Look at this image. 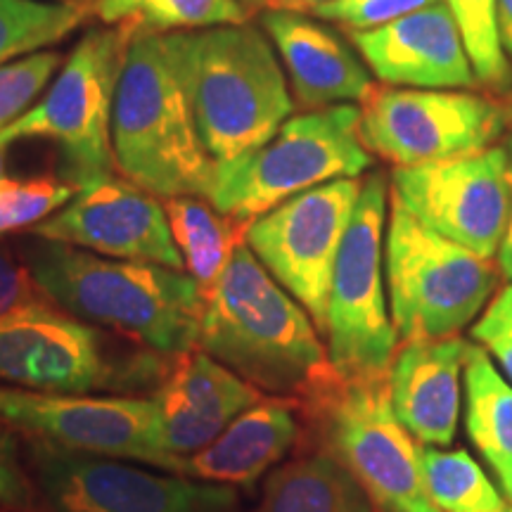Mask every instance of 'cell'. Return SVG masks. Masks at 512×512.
I'll use <instances>...</instances> for the list:
<instances>
[{
  "label": "cell",
  "mask_w": 512,
  "mask_h": 512,
  "mask_svg": "<svg viewBox=\"0 0 512 512\" xmlns=\"http://www.w3.org/2000/svg\"><path fill=\"white\" fill-rule=\"evenodd\" d=\"M62 64L57 50H41L0 67V133L41 100Z\"/></svg>",
  "instance_id": "f546056e"
},
{
  "label": "cell",
  "mask_w": 512,
  "mask_h": 512,
  "mask_svg": "<svg viewBox=\"0 0 512 512\" xmlns=\"http://www.w3.org/2000/svg\"><path fill=\"white\" fill-rule=\"evenodd\" d=\"M22 261L50 302L74 318L169 358L200 347L204 292L190 273L43 238L24 245Z\"/></svg>",
  "instance_id": "6da1fadb"
},
{
  "label": "cell",
  "mask_w": 512,
  "mask_h": 512,
  "mask_svg": "<svg viewBox=\"0 0 512 512\" xmlns=\"http://www.w3.org/2000/svg\"><path fill=\"white\" fill-rule=\"evenodd\" d=\"M171 67L214 164L268 143L292 117L294 98L278 50L247 22L164 34Z\"/></svg>",
  "instance_id": "3957f363"
},
{
  "label": "cell",
  "mask_w": 512,
  "mask_h": 512,
  "mask_svg": "<svg viewBox=\"0 0 512 512\" xmlns=\"http://www.w3.org/2000/svg\"><path fill=\"white\" fill-rule=\"evenodd\" d=\"M441 0H332L309 10V15L320 22L339 24L347 34L351 31H370L394 19L411 15L422 8H430Z\"/></svg>",
  "instance_id": "4dcf8cb0"
},
{
  "label": "cell",
  "mask_w": 512,
  "mask_h": 512,
  "mask_svg": "<svg viewBox=\"0 0 512 512\" xmlns=\"http://www.w3.org/2000/svg\"><path fill=\"white\" fill-rule=\"evenodd\" d=\"M309 406L323 451L347 467L375 512H439L422 479L420 446L394 413L389 375L337 377L311 396Z\"/></svg>",
  "instance_id": "30bf717a"
},
{
  "label": "cell",
  "mask_w": 512,
  "mask_h": 512,
  "mask_svg": "<svg viewBox=\"0 0 512 512\" xmlns=\"http://www.w3.org/2000/svg\"><path fill=\"white\" fill-rule=\"evenodd\" d=\"M498 278L491 259L434 233L389 188L384 280L401 344L458 337L489 306Z\"/></svg>",
  "instance_id": "52a82bcc"
},
{
  "label": "cell",
  "mask_w": 512,
  "mask_h": 512,
  "mask_svg": "<svg viewBox=\"0 0 512 512\" xmlns=\"http://www.w3.org/2000/svg\"><path fill=\"white\" fill-rule=\"evenodd\" d=\"M349 41L384 86L470 91L479 83L446 0L384 27L351 31Z\"/></svg>",
  "instance_id": "e0dca14e"
},
{
  "label": "cell",
  "mask_w": 512,
  "mask_h": 512,
  "mask_svg": "<svg viewBox=\"0 0 512 512\" xmlns=\"http://www.w3.org/2000/svg\"><path fill=\"white\" fill-rule=\"evenodd\" d=\"M178 358L119 349L105 332L55 304L0 318V382L34 392L136 396L157 389Z\"/></svg>",
  "instance_id": "5b68a950"
},
{
  "label": "cell",
  "mask_w": 512,
  "mask_h": 512,
  "mask_svg": "<svg viewBox=\"0 0 512 512\" xmlns=\"http://www.w3.org/2000/svg\"><path fill=\"white\" fill-rule=\"evenodd\" d=\"M463 401L467 437L512 503V384L477 342H467Z\"/></svg>",
  "instance_id": "7402d4cb"
},
{
  "label": "cell",
  "mask_w": 512,
  "mask_h": 512,
  "mask_svg": "<svg viewBox=\"0 0 512 512\" xmlns=\"http://www.w3.org/2000/svg\"><path fill=\"white\" fill-rule=\"evenodd\" d=\"M117 174L159 200H207L214 159L207 155L164 38L136 34L126 50L112 112Z\"/></svg>",
  "instance_id": "277c9868"
},
{
  "label": "cell",
  "mask_w": 512,
  "mask_h": 512,
  "mask_svg": "<svg viewBox=\"0 0 512 512\" xmlns=\"http://www.w3.org/2000/svg\"><path fill=\"white\" fill-rule=\"evenodd\" d=\"M505 147H508V169H510V188H512V140H508ZM496 266H498V271H501L503 278L508 280V283H512V211H510L508 228H505L503 242H501V247H498Z\"/></svg>",
  "instance_id": "e575fe53"
},
{
  "label": "cell",
  "mask_w": 512,
  "mask_h": 512,
  "mask_svg": "<svg viewBox=\"0 0 512 512\" xmlns=\"http://www.w3.org/2000/svg\"><path fill=\"white\" fill-rule=\"evenodd\" d=\"M36 484L53 512H230L233 486L150 472L128 460L31 441Z\"/></svg>",
  "instance_id": "4fadbf2b"
},
{
  "label": "cell",
  "mask_w": 512,
  "mask_h": 512,
  "mask_svg": "<svg viewBox=\"0 0 512 512\" xmlns=\"http://www.w3.org/2000/svg\"><path fill=\"white\" fill-rule=\"evenodd\" d=\"M91 17V5L60 0H0V67L72 36Z\"/></svg>",
  "instance_id": "4316f807"
},
{
  "label": "cell",
  "mask_w": 512,
  "mask_h": 512,
  "mask_svg": "<svg viewBox=\"0 0 512 512\" xmlns=\"http://www.w3.org/2000/svg\"><path fill=\"white\" fill-rule=\"evenodd\" d=\"M91 15L105 27H126L136 34H174L247 22L238 0H93Z\"/></svg>",
  "instance_id": "d4e9b609"
},
{
  "label": "cell",
  "mask_w": 512,
  "mask_h": 512,
  "mask_svg": "<svg viewBox=\"0 0 512 512\" xmlns=\"http://www.w3.org/2000/svg\"><path fill=\"white\" fill-rule=\"evenodd\" d=\"M79 192L67 178H0V235L31 230L60 211Z\"/></svg>",
  "instance_id": "f1b7e54d"
},
{
  "label": "cell",
  "mask_w": 512,
  "mask_h": 512,
  "mask_svg": "<svg viewBox=\"0 0 512 512\" xmlns=\"http://www.w3.org/2000/svg\"><path fill=\"white\" fill-rule=\"evenodd\" d=\"M472 339L496 358L512 384V297L508 290L498 292L477 318L472 325Z\"/></svg>",
  "instance_id": "d6a6232c"
},
{
  "label": "cell",
  "mask_w": 512,
  "mask_h": 512,
  "mask_svg": "<svg viewBox=\"0 0 512 512\" xmlns=\"http://www.w3.org/2000/svg\"><path fill=\"white\" fill-rule=\"evenodd\" d=\"M133 31L88 29L31 110L0 133V143L46 138L60 147L67 181L81 188L117 174L112 112Z\"/></svg>",
  "instance_id": "ba28073f"
},
{
  "label": "cell",
  "mask_w": 512,
  "mask_h": 512,
  "mask_svg": "<svg viewBox=\"0 0 512 512\" xmlns=\"http://www.w3.org/2000/svg\"><path fill=\"white\" fill-rule=\"evenodd\" d=\"M259 512H375V508L347 467L328 451H318L268 475Z\"/></svg>",
  "instance_id": "603a6c76"
},
{
  "label": "cell",
  "mask_w": 512,
  "mask_h": 512,
  "mask_svg": "<svg viewBox=\"0 0 512 512\" xmlns=\"http://www.w3.org/2000/svg\"><path fill=\"white\" fill-rule=\"evenodd\" d=\"M164 209L185 273L197 280L202 292L211 290L228 268L235 249L245 242V233H238L240 223L221 214L204 197H169Z\"/></svg>",
  "instance_id": "cb8c5ba5"
},
{
  "label": "cell",
  "mask_w": 512,
  "mask_h": 512,
  "mask_svg": "<svg viewBox=\"0 0 512 512\" xmlns=\"http://www.w3.org/2000/svg\"><path fill=\"white\" fill-rule=\"evenodd\" d=\"M200 349L259 392L309 401L337 380L318 328L245 242L204 292Z\"/></svg>",
  "instance_id": "7a4b0ae2"
},
{
  "label": "cell",
  "mask_w": 512,
  "mask_h": 512,
  "mask_svg": "<svg viewBox=\"0 0 512 512\" xmlns=\"http://www.w3.org/2000/svg\"><path fill=\"white\" fill-rule=\"evenodd\" d=\"M259 27L278 50L292 98L304 110L361 105L375 88L354 48L309 12L266 8L259 12Z\"/></svg>",
  "instance_id": "d6986e66"
},
{
  "label": "cell",
  "mask_w": 512,
  "mask_h": 512,
  "mask_svg": "<svg viewBox=\"0 0 512 512\" xmlns=\"http://www.w3.org/2000/svg\"><path fill=\"white\" fill-rule=\"evenodd\" d=\"M323 3H332V0H271L266 8H275V10H294V12H309L313 8ZM264 8V10H266Z\"/></svg>",
  "instance_id": "8d00e7d4"
},
{
  "label": "cell",
  "mask_w": 512,
  "mask_h": 512,
  "mask_svg": "<svg viewBox=\"0 0 512 512\" xmlns=\"http://www.w3.org/2000/svg\"><path fill=\"white\" fill-rule=\"evenodd\" d=\"M467 339L406 342L389 368V394L401 425L425 446H451L463 403Z\"/></svg>",
  "instance_id": "ffe728a7"
},
{
  "label": "cell",
  "mask_w": 512,
  "mask_h": 512,
  "mask_svg": "<svg viewBox=\"0 0 512 512\" xmlns=\"http://www.w3.org/2000/svg\"><path fill=\"white\" fill-rule=\"evenodd\" d=\"M238 3L249 12V15H252V12H261V10H264L266 5L271 3V0H238Z\"/></svg>",
  "instance_id": "74e56055"
},
{
  "label": "cell",
  "mask_w": 512,
  "mask_h": 512,
  "mask_svg": "<svg viewBox=\"0 0 512 512\" xmlns=\"http://www.w3.org/2000/svg\"><path fill=\"white\" fill-rule=\"evenodd\" d=\"M496 27L501 48L512 67V0H496Z\"/></svg>",
  "instance_id": "d590c367"
},
{
  "label": "cell",
  "mask_w": 512,
  "mask_h": 512,
  "mask_svg": "<svg viewBox=\"0 0 512 512\" xmlns=\"http://www.w3.org/2000/svg\"><path fill=\"white\" fill-rule=\"evenodd\" d=\"M31 238L72 245L119 261L157 264L183 271L164 200L126 181H105L81 188L60 211L29 230Z\"/></svg>",
  "instance_id": "2e32d148"
},
{
  "label": "cell",
  "mask_w": 512,
  "mask_h": 512,
  "mask_svg": "<svg viewBox=\"0 0 512 512\" xmlns=\"http://www.w3.org/2000/svg\"><path fill=\"white\" fill-rule=\"evenodd\" d=\"M152 396L34 392L0 382V422L31 441L133 460L176 475L178 458L159 451Z\"/></svg>",
  "instance_id": "5bb4252c"
},
{
  "label": "cell",
  "mask_w": 512,
  "mask_h": 512,
  "mask_svg": "<svg viewBox=\"0 0 512 512\" xmlns=\"http://www.w3.org/2000/svg\"><path fill=\"white\" fill-rule=\"evenodd\" d=\"M150 396L157 413V446L171 458L202 451L238 415L264 399L259 389L202 349L178 358Z\"/></svg>",
  "instance_id": "ac0fdd59"
},
{
  "label": "cell",
  "mask_w": 512,
  "mask_h": 512,
  "mask_svg": "<svg viewBox=\"0 0 512 512\" xmlns=\"http://www.w3.org/2000/svg\"><path fill=\"white\" fill-rule=\"evenodd\" d=\"M299 439V422L285 401L261 399L219 437L178 458L176 475L223 486H249L283 460Z\"/></svg>",
  "instance_id": "44dd1931"
},
{
  "label": "cell",
  "mask_w": 512,
  "mask_h": 512,
  "mask_svg": "<svg viewBox=\"0 0 512 512\" xmlns=\"http://www.w3.org/2000/svg\"><path fill=\"white\" fill-rule=\"evenodd\" d=\"M420 467L427 494L439 512H510L508 498L465 448L446 451L420 444Z\"/></svg>",
  "instance_id": "484cf974"
},
{
  "label": "cell",
  "mask_w": 512,
  "mask_h": 512,
  "mask_svg": "<svg viewBox=\"0 0 512 512\" xmlns=\"http://www.w3.org/2000/svg\"><path fill=\"white\" fill-rule=\"evenodd\" d=\"M470 55L477 81L491 91H508L512 67L501 48L496 27V0H446Z\"/></svg>",
  "instance_id": "83f0119b"
},
{
  "label": "cell",
  "mask_w": 512,
  "mask_h": 512,
  "mask_svg": "<svg viewBox=\"0 0 512 512\" xmlns=\"http://www.w3.org/2000/svg\"><path fill=\"white\" fill-rule=\"evenodd\" d=\"M510 512H512V503H510Z\"/></svg>",
  "instance_id": "60d3db41"
},
{
  "label": "cell",
  "mask_w": 512,
  "mask_h": 512,
  "mask_svg": "<svg viewBox=\"0 0 512 512\" xmlns=\"http://www.w3.org/2000/svg\"><path fill=\"white\" fill-rule=\"evenodd\" d=\"M41 304L53 302L36 285L34 275L29 273L24 261H17L8 249L0 247V318Z\"/></svg>",
  "instance_id": "836d02e7"
},
{
  "label": "cell",
  "mask_w": 512,
  "mask_h": 512,
  "mask_svg": "<svg viewBox=\"0 0 512 512\" xmlns=\"http://www.w3.org/2000/svg\"><path fill=\"white\" fill-rule=\"evenodd\" d=\"M361 110L363 145L394 169L484 152L512 124V107L491 95L444 88L375 86Z\"/></svg>",
  "instance_id": "8fae6325"
},
{
  "label": "cell",
  "mask_w": 512,
  "mask_h": 512,
  "mask_svg": "<svg viewBox=\"0 0 512 512\" xmlns=\"http://www.w3.org/2000/svg\"><path fill=\"white\" fill-rule=\"evenodd\" d=\"M5 143H0V178H3V171H5Z\"/></svg>",
  "instance_id": "f35d334b"
},
{
  "label": "cell",
  "mask_w": 512,
  "mask_h": 512,
  "mask_svg": "<svg viewBox=\"0 0 512 512\" xmlns=\"http://www.w3.org/2000/svg\"><path fill=\"white\" fill-rule=\"evenodd\" d=\"M60 3H79V5H91L93 0H60Z\"/></svg>",
  "instance_id": "ab89813d"
},
{
  "label": "cell",
  "mask_w": 512,
  "mask_h": 512,
  "mask_svg": "<svg viewBox=\"0 0 512 512\" xmlns=\"http://www.w3.org/2000/svg\"><path fill=\"white\" fill-rule=\"evenodd\" d=\"M358 124L356 105L292 114L268 143L214 164L207 200L228 219L249 226L299 192L337 178H361L373 166V155Z\"/></svg>",
  "instance_id": "8992f818"
},
{
  "label": "cell",
  "mask_w": 512,
  "mask_h": 512,
  "mask_svg": "<svg viewBox=\"0 0 512 512\" xmlns=\"http://www.w3.org/2000/svg\"><path fill=\"white\" fill-rule=\"evenodd\" d=\"M361 185L363 178H337L299 192L245 230V245L309 311L318 332H325L332 275Z\"/></svg>",
  "instance_id": "7c38bea8"
},
{
  "label": "cell",
  "mask_w": 512,
  "mask_h": 512,
  "mask_svg": "<svg viewBox=\"0 0 512 512\" xmlns=\"http://www.w3.org/2000/svg\"><path fill=\"white\" fill-rule=\"evenodd\" d=\"M392 195L434 233L496 259L512 211L508 147L394 169Z\"/></svg>",
  "instance_id": "9a60e30c"
},
{
  "label": "cell",
  "mask_w": 512,
  "mask_h": 512,
  "mask_svg": "<svg viewBox=\"0 0 512 512\" xmlns=\"http://www.w3.org/2000/svg\"><path fill=\"white\" fill-rule=\"evenodd\" d=\"M0 510L34 512L36 489L19 456L17 437L0 422Z\"/></svg>",
  "instance_id": "1f68e13d"
},
{
  "label": "cell",
  "mask_w": 512,
  "mask_h": 512,
  "mask_svg": "<svg viewBox=\"0 0 512 512\" xmlns=\"http://www.w3.org/2000/svg\"><path fill=\"white\" fill-rule=\"evenodd\" d=\"M387 219V176L370 171L339 249L323 332L332 368L344 380L387 377L399 349L384 280Z\"/></svg>",
  "instance_id": "9c48e42d"
}]
</instances>
